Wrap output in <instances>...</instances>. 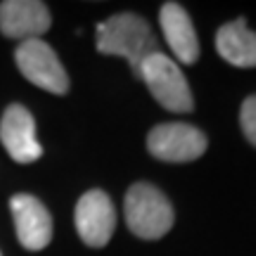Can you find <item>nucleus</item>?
<instances>
[{"label":"nucleus","mask_w":256,"mask_h":256,"mask_svg":"<svg viewBox=\"0 0 256 256\" xmlns=\"http://www.w3.org/2000/svg\"><path fill=\"white\" fill-rule=\"evenodd\" d=\"M0 142L19 164H31L43 156V147L36 138V119L22 104H10L5 110L0 121Z\"/></svg>","instance_id":"nucleus-7"},{"label":"nucleus","mask_w":256,"mask_h":256,"mask_svg":"<svg viewBox=\"0 0 256 256\" xmlns=\"http://www.w3.org/2000/svg\"><path fill=\"white\" fill-rule=\"evenodd\" d=\"M240 126H242V133L247 136V140L256 147V95L247 98L242 110H240Z\"/></svg>","instance_id":"nucleus-12"},{"label":"nucleus","mask_w":256,"mask_h":256,"mask_svg":"<svg viewBox=\"0 0 256 256\" xmlns=\"http://www.w3.org/2000/svg\"><path fill=\"white\" fill-rule=\"evenodd\" d=\"M14 228L22 247L28 252H40L52 240V216L46 204L34 194H14L10 200Z\"/></svg>","instance_id":"nucleus-9"},{"label":"nucleus","mask_w":256,"mask_h":256,"mask_svg":"<svg viewBox=\"0 0 256 256\" xmlns=\"http://www.w3.org/2000/svg\"><path fill=\"white\" fill-rule=\"evenodd\" d=\"M159 24H162L166 43L178 62L194 64L200 60V38H197L194 24L183 5L164 2L159 10Z\"/></svg>","instance_id":"nucleus-10"},{"label":"nucleus","mask_w":256,"mask_h":256,"mask_svg":"<svg viewBox=\"0 0 256 256\" xmlns=\"http://www.w3.org/2000/svg\"><path fill=\"white\" fill-rule=\"evenodd\" d=\"M128 230L140 240H159L174 228V206L152 183L130 185L124 200Z\"/></svg>","instance_id":"nucleus-2"},{"label":"nucleus","mask_w":256,"mask_h":256,"mask_svg":"<svg viewBox=\"0 0 256 256\" xmlns=\"http://www.w3.org/2000/svg\"><path fill=\"white\" fill-rule=\"evenodd\" d=\"M52 14L40 0H5L0 2V31L17 40H34L48 34Z\"/></svg>","instance_id":"nucleus-8"},{"label":"nucleus","mask_w":256,"mask_h":256,"mask_svg":"<svg viewBox=\"0 0 256 256\" xmlns=\"http://www.w3.org/2000/svg\"><path fill=\"white\" fill-rule=\"evenodd\" d=\"M216 52L232 66L254 69L256 66V34L247 26V19L240 17L223 24L216 34Z\"/></svg>","instance_id":"nucleus-11"},{"label":"nucleus","mask_w":256,"mask_h":256,"mask_svg":"<svg viewBox=\"0 0 256 256\" xmlns=\"http://www.w3.org/2000/svg\"><path fill=\"white\" fill-rule=\"evenodd\" d=\"M76 230L88 247H104L116 230V209L102 190L86 192L76 204Z\"/></svg>","instance_id":"nucleus-6"},{"label":"nucleus","mask_w":256,"mask_h":256,"mask_svg":"<svg viewBox=\"0 0 256 256\" xmlns=\"http://www.w3.org/2000/svg\"><path fill=\"white\" fill-rule=\"evenodd\" d=\"M209 140L190 124H162L147 136V152L168 164H188L204 156Z\"/></svg>","instance_id":"nucleus-5"},{"label":"nucleus","mask_w":256,"mask_h":256,"mask_svg":"<svg viewBox=\"0 0 256 256\" xmlns=\"http://www.w3.org/2000/svg\"><path fill=\"white\" fill-rule=\"evenodd\" d=\"M138 76L142 78L152 98L164 110L174 112V114H190L194 110V98H192L190 83L185 78L183 69L176 64V60L166 57L162 50L150 55L140 64Z\"/></svg>","instance_id":"nucleus-3"},{"label":"nucleus","mask_w":256,"mask_h":256,"mask_svg":"<svg viewBox=\"0 0 256 256\" xmlns=\"http://www.w3.org/2000/svg\"><path fill=\"white\" fill-rule=\"evenodd\" d=\"M98 52L128 60L138 76L140 64L159 52V43L145 19L133 12H121L98 24Z\"/></svg>","instance_id":"nucleus-1"},{"label":"nucleus","mask_w":256,"mask_h":256,"mask_svg":"<svg viewBox=\"0 0 256 256\" xmlns=\"http://www.w3.org/2000/svg\"><path fill=\"white\" fill-rule=\"evenodd\" d=\"M14 62H17L19 72L24 74V78L31 81L34 86L52 92V95L69 92L66 69L62 66L52 46H48L46 40H40V38L24 40L14 52Z\"/></svg>","instance_id":"nucleus-4"}]
</instances>
